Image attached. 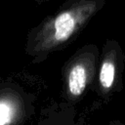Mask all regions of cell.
<instances>
[{
    "label": "cell",
    "mask_w": 125,
    "mask_h": 125,
    "mask_svg": "<svg viewBox=\"0 0 125 125\" xmlns=\"http://www.w3.org/2000/svg\"><path fill=\"white\" fill-rule=\"evenodd\" d=\"M104 0H67L27 34L25 53L32 62L44 61L53 52L64 49L103 8Z\"/></svg>",
    "instance_id": "1"
},
{
    "label": "cell",
    "mask_w": 125,
    "mask_h": 125,
    "mask_svg": "<svg viewBox=\"0 0 125 125\" xmlns=\"http://www.w3.org/2000/svg\"><path fill=\"white\" fill-rule=\"evenodd\" d=\"M99 50L95 45L83 46L65 63L63 75L66 93L71 100H77L86 90L96 73Z\"/></svg>",
    "instance_id": "2"
},
{
    "label": "cell",
    "mask_w": 125,
    "mask_h": 125,
    "mask_svg": "<svg viewBox=\"0 0 125 125\" xmlns=\"http://www.w3.org/2000/svg\"><path fill=\"white\" fill-rule=\"evenodd\" d=\"M124 55L117 42L108 40L103 48V55L99 66L98 82L103 94H107L115 85L119 62H123Z\"/></svg>",
    "instance_id": "3"
},
{
    "label": "cell",
    "mask_w": 125,
    "mask_h": 125,
    "mask_svg": "<svg viewBox=\"0 0 125 125\" xmlns=\"http://www.w3.org/2000/svg\"><path fill=\"white\" fill-rule=\"evenodd\" d=\"M24 113L22 95L13 88H2L0 98V125H18L23 120Z\"/></svg>",
    "instance_id": "4"
},
{
    "label": "cell",
    "mask_w": 125,
    "mask_h": 125,
    "mask_svg": "<svg viewBox=\"0 0 125 125\" xmlns=\"http://www.w3.org/2000/svg\"><path fill=\"white\" fill-rule=\"evenodd\" d=\"M70 111H55L48 113L38 125H74L73 117H70Z\"/></svg>",
    "instance_id": "5"
},
{
    "label": "cell",
    "mask_w": 125,
    "mask_h": 125,
    "mask_svg": "<svg viewBox=\"0 0 125 125\" xmlns=\"http://www.w3.org/2000/svg\"><path fill=\"white\" fill-rule=\"evenodd\" d=\"M110 125H125L124 121H113Z\"/></svg>",
    "instance_id": "6"
},
{
    "label": "cell",
    "mask_w": 125,
    "mask_h": 125,
    "mask_svg": "<svg viewBox=\"0 0 125 125\" xmlns=\"http://www.w3.org/2000/svg\"><path fill=\"white\" fill-rule=\"evenodd\" d=\"M37 3H39V4H41V3H43V2H46V1H49V0H35Z\"/></svg>",
    "instance_id": "7"
}]
</instances>
